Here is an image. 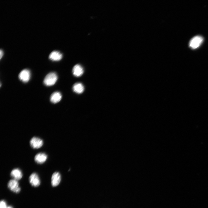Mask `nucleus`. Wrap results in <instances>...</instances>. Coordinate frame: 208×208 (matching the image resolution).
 Returning <instances> with one entry per match:
<instances>
[{
    "label": "nucleus",
    "mask_w": 208,
    "mask_h": 208,
    "mask_svg": "<svg viewBox=\"0 0 208 208\" xmlns=\"http://www.w3.org/2000/svg\"><path fill=\"white\" fill-rule=\"evenodd\" d=\"M61 179V175L58 172H55L53 174L51 179V184L53 187L57 186L60 183Z\"/></svg>",
    "instance_id": "nucleus-7"
},
{
    "label": "nucleus",
    "mask_w": 208,
    "mask_h": 208,
    "mask_svg": "<svg viewBox=\"0 0 208 208\" xmlns=\"http://www.w3.org/2000/svg\"><path fill=\"white\" fill-rule=\"evenodd\" d=\"M3 53L2 50L1 49L0 51V58L1 59L3 55Z\"/></svg>",
    "instance_id": "nucleus-15"
},
{
    "label": "nucleus",
    "mask_w": 208,
    "mask_h": 208,
    "mask_svg": "<svg viewBox=\"0 0 208 208\" xmlns=\"http://www.w3.org/2000/svg\"><path fill=\"white\" fill-rule=\"evenodd\" d=\"M29 181L31 185L34 187H37L40 184V182L38 175L35 173H33L30 176Z\"/></svg>",
    "instance_id": "nucleus-6"
},
{
    "label": "nucleus",
    "mask_w": 208,
    "mask_h": 208,
    "mask_svg": "<svg viewBox=\"0 0 208 208\" xmlns=\"http://www.w3.org/2000/svg\"><path fill=\"white\" fill-rule=\"evenodd\" d=\"M62 57V54L57 51H53L52 52L49 56V58L50 60L55 61L60 60Z\"/></svg>",
    "instance_id": "nucleus-10"
},
{
    "label": "nucleus",
    "mask_w": 208,
    "mask_h": 208,
    "mask_svg": "<svg viewBox=\"0 0 208 208\" xmlns=\"http://www.w3.org/2000/svg\"><path fill=\"white\" fill-rule=\"evenodd\" d=\"M8 186L10 190L16 193H19L21 191V189L19 186L18 180L15 179L10 180L8 183Z\"/></svg>",
    "instance_id": "nucleus-3"
},
{
    "label": "nucleus",
    "mask_w": 208,
    "mask_h": 208,
    "mask_svg": "<svg viewBox=\"0 0 208 208\" xmlns=\"http://www.w3.org/2000/svg\"><path fill=\"white\" fill-rule=\"evenodd\" d=\"M57 79V74L54 72L50 73L48 74L45 77L44 80V83L47 86L54 85Z\"/></svg>",
    "instance_id": "nucleus-1"
},
{
    "label": "nucleus",
    "mask_w": 208,
    "mask_h": 208,
    "mask_svg": "<svg viewBox=\"0 0 208 208\" xmlns=\"http://www.w3.org/2000/svg\"><path fill=\"white\" fill-rule=\"evenodd\" d=\"M62 95L61 93L58 92L53 93L51 95L50 100L53 103H56L59 102L61 99Z\"/></svg>",
    "instance_id": "nucleus-12"
},
{
    "label": "nucleus",
    "mask_w": 208,
    "mask_h": 208,
    "mask_svg": "<svg viewBox=\"0 0 208 208\" xmlns=\"http://www.w3.org/2000/svg\"><path fill=\"white\" fill-rule=\"evenodd\" d=\"M83 69L82 67L79 64H76L73 67L72 73L73 75L76 77L81 76L83 74Z\"/></svg>",
    "instance_id": "nucleus-9"
},
{
    "label": "nucleus",
    "mask_w": 208,
    "mask_h": 208,
    "mask_svg": "<svg viewBox=\"0 0 208 208\" xmlns=\"http://www.w3.org/2000/svg\"><path fill=\"white\" fill-rule=\"evenodd\" d=\"M30 72L27 69H25L21 71L18 75L19 79L23 82H27L30 79Z\"/></svg>",
    "instance_id": "nucleus-5"
},
{
    "label": "nucleus",
    "mask_w": 208,
    "mask_h": 208,
    "mask_svg": "<svg viewBox=\"0 0 208 208\" xmlns=\"http://www.w3.org/2000/svg\"><path fill=\"white\" fill-rule=\"evenodd\" d=\"M10 175L14 179L17 180L21 179L23 176L21 171L18 168H15L13 169L11 172Z\"/></svg>",
    "instance_id": "nucleus-11"
},
{
    "label": "nucleus",
    "mask_w": 208,
    "mask_h": 208,
    "mask_svg": "<svg viewBox=\"0 0 208 208\" xmlns=\"http://www.w3.org/2000/svg\"><path fill=\"white\" fill-rule=\"evenodd\" d=\"M6 202L3 200H1L0 203V208H6L7 207Z\"/></svg>",
    "instance_id": "nucleus-14"
},
{
    "label": "nucleus",
    "mask_w": 208,
    "mask_h": 208,
    "mask_svg": "<svg viewBox=\"0 0 208 208\" xmlns=\"http://www.w3.org/2000/svg\"><path fill=\"white\" fill-rule=\"evenodd\" d=\"M43 143V141L41 139L36 137H33L30 141V146L34 149L40 148L42 146Z\"/></svg>",
    "instance_id": "nucleus-4"
},
{
    "label": "nucleus",
    "mask_w": 208,
    "mask_h": 208,
    "mask_svg": "<svg viewBox=\"0 0 208 208\" xmlns=\"http://www.w3.org/2000/svg\"><path fill=\"white\" fill-rule=\"evenodd\" d=\"M203 40V38L201 36H196L193 37L190 41L189 46L192 49H196L200 45Z\"/></svg>",
    "instance_id": "nucleus-2"
},
{
    "label": "nucleus",
    "mask_w": 208,
    "mask_h": 208,
    "mask_svg": "<svg viewBox=\"0 0 208 208\" xmlns=\"http://www.w3.org/2000/svg\"><path fill=\"white\" fill-rule=\"evenodd\" d=\"M6 208H13V207L10 206H8Z\"/></svg>",
    "instance_id": "nucleus-16"
},
{
    "label": "nucleus",
    "mask_w": 208,
    "mask_h": 208,
    "mask_svg": "<svg viewBox=\"0 0 208 208\" xmlns=\"http://www.w3.org/2000/svg\"><path fill=\"white\" fill-rule=\"evenodd\" d=\"M47 158V155L44 153H40L35 156L34 160L38 164H42L44 162Z\"/></svg>",
    "instance_id": "nucleus-8"
},
{
    "label": "nucleus",
    "mask_w": 208,
    "mask_h": 208,
    "mask_svg": "<svg viewBox=\"0 0 208 208\" xmlns=\"http://www.w3.org/2000/svg\"><path fill=\"white\" fill-rule=\"evenodd\" d=\"M73 89L75 92L80 94L82 93L84 90L83 85L80 83H77L73 86Z\"/></svg>",
    "instance_id": "nucleus-13"
}]
</instances>
